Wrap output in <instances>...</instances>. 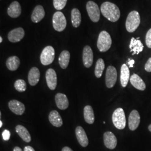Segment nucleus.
<instances>
[{"mask_svg": "<svg viewBox=\"0 0 151 151\" xmlns=\"http://www.w3.org/2000/svg\"><path fill=\"white\" fill-rule=\"evenodd\" d=\"M101 12L103 16L111 22H117L120 17L119 7L113 3L105 2L101 6Z\"/></svg>", "mask_w": 151, "mask_h": 151, "instance_id": "obj_1", "label": "nucleus"}, {"mask_svg": "<svg viewBox=\"0 0 151 151\" xmlns=\"http://www.w3.org/2000/svg\"><path fill=\"white\" fill-rule=\"evenodd\" d=\"M140 23V15L138 12L131 11L127 18L125 22L126 29L128 32H134L139 26Z\"/></svg>", "mask_w": 151, "mask_h": 151, "instance_id": "obj_2", "label": "nucleus"}, {"mask_svg": "<svg viewBox=\"0 0 151 151\" xmlns=\"http://www.w3.org/2000/svg\"><path fill=\"white\" fill-rule=\"evenodd\" d=\"M112 40L110 34L106 31H102L99 34L97 39V48L101 52H106L110 48Z\"/></svg>", "mask_w": 151, "mask_h": 151, "instance_id": "obj_3", "label": "nucleus"}, {"mask_svg": "<svg viewBox=\"0 0 151 151\" xmlns=\"http://www.w3.org/2000/svg\"><path fill=\"white\" fill-rule=\"evenodd\" d=\"M112 120L114 126L118 129H123L126 126V118L122 108L116 109L113 114Z\"/></svg>", "mask_w": 151, "mask_h": 151, "instance_id": "obj_4", "label": "nucleus"}, {"mask_svg": "<svg viewBox=\"0 0 151 151\" xmlns=\"http://www.w3.org/2000/svg\"><path fill=\"white\" fill-rule=\"evenodd\" d=\"M53 27L54 30L62 32H63L67 25V21L64 14L60 11L55 12L53 16Z\"/></svg>", "mask_w": 151, "mask_h": 151, "instance_id": "obj_5", "label": "nucleus"}, {"mask_svg": "<svg viewBox=\"0 0 151 151\" xmlns=\"http://www.w3.org/2000/svg\"><path fill=\"white\" fill-rule=\"evenodd\" d=\"M55 58V50L53 47L47 46L44 48L40 57V62L44 65H48L52 63Z\"/></svg>", "mask_w": 151, "mask_h": 151, "instance_id": "obj_6", "label": "nucleus"}, {"mask_svg": "<svg viewBox=\"0 0 151 151\" xmlns=\"http://www.w3.org/2000/svg\"><path fill=\"white\" fill-rule=\"evenodd\" d=\"M86 10L91 20L93 22H97L100 20V11L97 4L92 1L87 2Z\"/></svg>", "mask_w": 151, "mask_h": 151, "instance_id": "obj_7", "label": "nucleus"}, {"mask_svg": "<svg viewBox=\"0 0 151 151\" xmlns=\"http://www.w3.org/2000/svg\"><path fill=\"white\" fill-rule=\"evenodd\" d=\"M117 80V71L116 68L111 65L107 68L105 75L106 86L109 88L113 87Z\"/></svg>", "mask_w": 151, "mask_h": 151, "instance_id": "obj_8", "label": "nucleus"}, {"mask_svg": "<svg viewBox=\"0 0 151 151\" xmlns=\"http://www.w3.org/2000/svg\"><path fill=\"white\" fill-rule=\"evenodd\" d=\"M45 78L49 89L54 90L57 85V77L55 71L52 68L48 69L45 73Z\"/></svg>", "mask_w": 151, "mask_h": 151, "instance_id": "obj_9", "label": "nucleus"}, {"mask_svg": "<svg viewBox=\"0 0 151 151\" xmlns=\"http://www.w3.org/2000/svg\"><path fill=\"white\" fill-rule=\"evenodd\" d=\"M93 55L91 48L86 45L84 47L82 53V60L83 63L86 68H90L93 63Z\"/></svg>", "mask_w": 151, "mask_h": 151, "instance_id": "obj_10", "label": "nucleus"}, {"mask_svg": "<svg viewBox=\"0 0 151 151\" xmlns=\"http://www.w3.org/2000/svg\"><path fill=\"white\" fill-rule=\"evenodd\" d=\"M25 36V31L22 27H17L12 30L8 34V39L12 43L20 42Z\"/></svg>", "mask_w": 151, "mask_h": 151, "instance_id": "obj_11", "label": "nucleus"}, {"mask_svg": "<svg viewBox=\"0 0 151 151\" xmlns=\"http://www.w3.org/2000/svg\"><path fill=\"white\" fill-rule=\"evenodd\" d=\"M140 115L138 111L133 110L130 113L128 119V125L130 129L134 131L137 129L140 124Z\"/></svg>", "mask_w": 151, "mask_h": 151, "instance_id": "obj_12", "label": "nucleus"}, {"mask_svg": "<svg viewBox=\"0 0 151 151\" xmlns=\"http://www.w3.org/2000/svg\"><path fill=\"white\" fill-rule=\"evenodd\" d=\"M9 108L12 113L17 115H22L25 110L24 104L16 100H12L9 103Z\"/></svg>", "mask_w": 151, "mask_h": 151, "instance_id": "obj_13", "label": "nucleus"}, {"mask_svg": "<svg viewBox=\"0 0 151 151\" xmlns=\"http://www.w3.org/2000/svg\"><path fill=\"white\" fill-rule=\"evenodd\" d=\"M104 143L106 148L113 150L117 145V139L112 132H106L104 134Z\"/></svg>", "mask_w": 151, "mask_h": 151, "instance_id": "obj_14", "label": "nucleus"}, {"mask_svg": "<svg viewBox=\"0 0 151 151\" xmlns=\"http://www.w3.org/2000/svg\"><path fill=\"white\" fill-rule=\"evenodd\" d=\"M76 135L80 145L83 147H86L88 145V139L86 133L83 128L78 126L76 128Z\"/></svg>", "mask_w": 151, "mask_h": 151, "instance_id": "obj_15", "label": "nucleus"}, {"mask_svg": "<svg viewBox=\"0 0 151 151\" xmlns=\"http://www.w3.org/2000/svg\"><path fill=\"white\" fill-rule=\"evenodd\" d=\"M55 101L57 106L60 110H65L68 108L69 101L67 96L62 93H58L55 95Z\"/></svg>", "mask_w": 151, "mask_h": 151, "instance_id": "obj_16", "label": "nucleus"}, {"mask_svg": "<svg viewBox=\"0 0 151 151\" xmlns=\"http://www.w3.org/2000/svg\"><path fill=\"white\" fill-rule=\"evenodd\" d=\"M40 73L37 67H34L29 70L28 74V81L31 86H35L39 81Z\"/></svg>", "mask_w": 151, "mask_h": 151, "instance_id": "obj_17", "label": "nucleus"}, {"mask_svg": "<svg viewBox=\"0 0 151 151\" xmlns=\"http://www.w3.org/2000/svg\"><path fill=\"white\" fill-rule=\"evenodd\" d=\"M139 39V38H138L137 39L132 38L131 39L129 48L130 49V52L133 53V55L139 54L140 52L143 51L144 48V45Z\"/></svg>", "mask_w": 151, "mask_h": 151, "instance_id": "obj_18", "label": "nucleus"}, {"mask_svg": "<svg viewBox=\"0 0 151 151\" xmlns=\"http://www.w3.org/2000/svg\"><path fill=\"white\" fill-rule=\"evenodd\" d=\"M22 13V8L17 1H14L7 9V14L12 18H17Z\"/></svg>", "mask_w": 151, "mask_h": 151, "instance_id": "obj_19", "label": "nucleus"}, {"mask_svg": "<svg viewBox=\"0 0 151 151\" xmlns=\"http://www.w3.org/2000/svg\"><path fill=\"white\" fill-rule=\"evenodd\" d=\"M45 11L42 6H37L32 11L31 19L32 22L38 23L40 22L45 16Z\"/></svg>", "mask_w": 151, "mask_h": 151, "instance_id": "obj_20", "label": "nucleus"}, {"mask_svg": "<svg viewBox=\"0 0 151 151\" xmlns=\"http://www.w3.org/2000/svg\"><path fill=\"white\" fill-rule=\"evenodd\" d=\"M130 82L135 88L139 90L144 91L146 89V86L145 82L137 74L134 73L130 77Z\"/></svg>", "mask_w": 151, "mask_h": 151, "instance_id": "obj_21", "label": "nucleus"}, {"mask_svg": "<svg viewBox=\"0 0 151 151\" xmlns=\"http://www.w3.org/2000/svg\"><path fill=\"white\" fill-rule=\"evenodd\" d=\"M48 118L49 122L55 127H60L63 125L62 117L56 110H53L49 113Z\"/></svg>", "mask_w": 151, "mask_h": 151, "instance_id": "obj_22", "label": "nucleus"}, {"mask_svg": "<svg viewBox=\"0 0 151 151\" xmlns=\"http://www.w3.org/2000/svg\"><path fill=\"white\" fill-rule=\"evenodd\" d=\"M129 68L126 64H123L122 65L120 70V83L123 87H125L127 86L129 80Z\"/></svg>", "mask_w": 151, "mask_h": 151, "instance_id": "obj_23", "label": "nucleus"}, {"mask_svg": "<svg viewBox=\"0 0 151 151\" xmlns=\"http://www.w3.org/2000/svg\"><path fill=\"white\" fill-rule=\"evenodd\" d=\"M16 133L22 140L27 143H29L32 140L30 134L27 129L21 125H17L15 128Z\"/></svg>", "mask_w": 151, "mask_h": 151, "instance_id": "obj_24", "label": "nucleus"}, {"mask_svg": "<svg viewBox=\"0 0 151 151\" xmlns=\"http://www.w3.org/2000/svg\"><path fill=\"white\" fill-rule=\"evenodd\" d=\"M20 65V60L17 56H11L7 60L6 62L7 68L11 71L17 70Z\"/></svg>", "mask_w": 151, "mask_h": 151, "instance_id": "obj_25", "label": "nucleus"}, {"mask_svg": "<svg viewBox=\"0 0 151 151\" xmlns=\"http://www.w3.org/2000/svg\"><path fill=\"white\" fill-rule=\"evenodd\" d=\"M83 115L85 122L88 124H93L95 122V115L91 106L87 105L83 109Z\"/></svg>", "mask_w": 151, "mask_h": 151, "instance_id": "obj_26", "label": "nucleus"}, {"mask_svg": "<svg viewBox=\"0 0 151 151\" xmlns=\"http://www.w3.org/2000/svg\"><path fill=\"white\" fill-rule=\"evenodd\" d=\"M70 53L68 50H63L59 57V64L62 69H66L69 65Z\"/></svg>", "mask_w": 151, "mask_h": 151, "instance_id": "obj_27", "label": "nucleus"}, {"mask_svg": "<svg viewBox=\"0 0 151 151\" xmlns=\"http://www.w3.org/2000/svg\"><path fill=\"white\" fill-rule=\"evenodd\" d=\"M71 22L73 27H78L81 24V12L76 8L73 9L71 11Z\"/></svg>", "mask_w": 151, "mask_h": 151, "instance_id": "obj_28", "label": "nucleus"}, {"mask_svg": "<svg viewBox=\"0 0 151 151\" xmlns=\"http://www.w3.org/2000/svg\"><path fill=\"white\" fill-rule=\"evenodd\" d=\"M105 69V63L103 59L100 58L97 60L95 69V75L97 78H100L103 75V71Z\"/></svg>", "mask_w": 151, "mask_h": 151, "instance_id": "obj_29", "label": "nucleus"}, {"mask_svg": "<svg viewBox=\"0 0 151 151\" xmlns=\"http://www.w3.org/2000/svg\"><path fill=\"white\" fill-rule=\"evenodd\" d=\"M14 87L17 91L22 92L27 90V83L23 80H17L14 83Z\"/></svg>", "mask_w": 151, "mask_h": 151, "instance_id": "obj_30", "label": "nucleus"}, {"mask_svg": "<svg viewBox=\"0 0 151 151\" xmlns=\"http://www.w3.org/2000/svg\"><path fill=\"white\" fill-rule=\"evenodd\" d=\"M67 0H53V6L57 10L63 9L66 5Z\"/></svg>", "mask_w": 151, "mask_h": 151, "instance_id": "obj_31", "label": "nucleus"}, {"mask_svg": "<svg viewBox=\"0 0 151 151\" xmlns=\"http://www.w3.org/2000/svg\"><path fill=\"white\" fill-rule=\"evenodd\" d=\"M146 43L149 48H151V28L146 34Z\"/></svg>", "mask_w": 151, "mask_h": 151, "instance_id": "obj_32", "label": "nucleus"}, {"mask_svg": "<svg viewBox=\"0 0 151 151\" xmlns=\"http://www.w3.org/2000/svg\"><path fill=\"white\" fill-rule=\"evenodd\" d=\"M2 138H3L4 140H9L10 138L11 134H10V132L9 130L6 129L2 132Z\"/></svg>", "mask_w": 151, "mask_h": 151, "instance_id": "obj_33", "label": "nucleus"}, {"mask_svg": "<svg viewBox=\"0 0 151 151\" xmlns=\"http://www.w3.org/2000/svg\"><path fill=\"white\" fill-rule=\"evenodd\" d=\"M145 70L148 72H151V57L146 62L145 66Z\"/></svg>", "mask_w": 151, "mask_h": 151, "instance_id": "obj_34", "label": "nucleus"}, {"mask_svg": "<svg viewBox=\"0 0 151 151\" xmlns=\"http://www.w3.org/2000/svg\"><path fill=\"white\" fill-rule=\"evenodd\" d=\"M24 151H35V150L31 146H27L25 147Z\"/></svg>", "mask_w": 151, "mask_h": 151, "instance_id": "obj_35", "label": "nucleus"}, {"mask_svg": "<svg viewBox=\"0 0 151 151\" xmlns=\"http://www.w3.org/2000/svg\"><path fill=\"white\" fill-rule=\"evenodd\" d=\"M134 60H130L129 59L128 60V64L129 65V66L130 68H133V65L134 64Z\"/></svg>", "mask_w": 151, "mask_h": 151, "instance_id": "obj_36", "label": "nucleus"}, {"mask_svg": "<svg viewBox=\"0 0 151 151\" xmlns=\"http://www.w3.org/2000/svg\"><path fill=\"white\" fill-rule=\"evenodd\" d=\"M62 151H73L70 148L68 147H65L62 148Z\"/></svg>", "mask_w": 151, "mask_h": 151, "instance_id": "obj_37", "label": "nucleus"}, {"mask_svg": "<svg viewBox=\"0 0 151 151\" xmlns=\"http://www.w3.org/2000/svg\"><path fill=\"white\" fill-rule=\"evenodd\" d=\"M13 151H22V149L19 147H15L14 148V150Z\"/></svg>", "mask_w": 151, "mask_h": 151, "instance_id": "obj_38", "label": "nucleus"}, {"mask_svg": "<svg viewBox=\"0 0 151 151\" xmlns=\"http://www.w3.org/2000/svg\"><path fill=\"white\" fill-rule=\"evenodd\" d=\"M2 122L1 120H0V128H1L2 127Z\"/></svg>", "mask_w": 151, "mask_h": 151, "instance_id": "obj_39", "label": "nucleus"}, {"mask_svg": "<svg viewBox=\"0 0 151 151\" xmlns=\"http://www.w3.org/2000/svg\"><path fill=\"white\" fill-rule=\"evenodd\" d=\"M148 130L151 132V125H150L149 127H148Z\"/></svg>", "mask_w": 151, "mask_h": 151, "instance_id": "obj_40", "label": "nucleus"}, {"mask_svg": "<svg viewBox=\"0 0 151 151\" xmlns=\"http://www.w3.org/2000/svg\"><path fill=\"white\" fill-rule=\"evenodd\" d=\"M2 40H3L2 38L1 37H0V43H1L2 42Z\"/></svg>", "mask_w": 151, "mask_h": 151, "instance_id": "obj_41", "label": "nucleus"}]
</instances>
